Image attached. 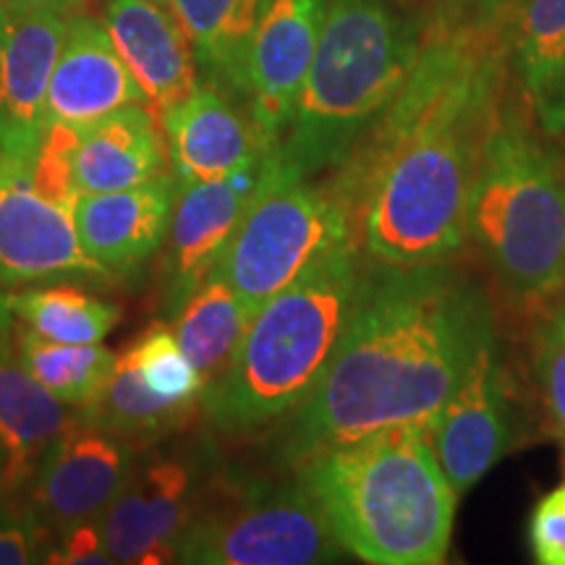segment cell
<instances>
[{"mask_svg":"<svg viewBox=\"0 0 565 565\" xmlns=\"http://www.w3.org/2000/svg\"><path fill=\"white\" fill-rule=\"evenodd\" d=\"M503 53L500 11L433 26L404 89L343 162L335 186L380 267L445 263L466 242Z\"/></svg>","mask_w":565,"mask_h":565,"instance_id":"obj_1","label":"cell"},{"mask_svg":"<svg viewBox=\"0 0 565 565\" xmlns=\"http://www.w3.org/2000/svg\"><path fill=\"white\" fill-rule=\"evenodd\" d=\"M492 338L484 296L445 263L364 275L328 370L294 412L286 454L324 450L401 424H429Z\"/></svg>","mask_w":565,"mask_h":565,"instance_id":"obj_2","label":"cell"},{"mask_svg":"<svg viewBox=\"0 0 565 565\" xmlns=\"http://www.w3.org/2000/svg\"><path fill=\"white\" fill-rule=\"evenodd\" d=\"M301 484L341 542L372 565H437L458 494L429 445V424H401L301 463Z\"/></svg>","mask_w":565,"mask_h":565,"instance_id":"obj_3","label":"cell"},{"mask_svg":"<svg viewBox=\"0 0 565 565\" xmlns=\"http://www.w3.org/2000/svg\"><path fill=\"white\" fill-rule=\"evenodd\" d=\"M356 242L267 299L246 324L231 364L204 385L202 404L225 433H249L294 414L328 370L359 303Z\"/></svg>","mask_w":565,"mask_h":565,"instance_id":"obj_4","label":"cell"},{"mask_svg":"<svg viewBox=\"0 0 565 565\" xmlns=\"http://www.w3.org/2000/svg\"><path fill=\"white\" fill-rule=\"evenodd\" d=\"M422 42L419 19L398 0H328L282 158L303 175L343 166L404 89Z\"/></svg>","mask_w":565,"mask_h":565,"instance_id":"obj_5","label":"cell"},{"mask_svg":"<svg viewBox=\"0 0 565 565\" xmlns=\"http://www.w3.org/2000/svg\"><path fill=\"white\" fill-rule=\"evenodd\" d=\"M466 236L521 307L565 294V166L521 121L498 116L487 134Z\"/></svg>","mask_w":565,"mask_h":565,"instance_id":"obj_6","label":"cell"},{"mask_svg":"<svg viewBox=\"0 0 565 565\" xmlns=\"http://www.w3.org/2000/svg\"><path fill=\"white\" fill-rule=\"evenodd\" d=\"M307 179L273 145L249 210L217 263L252 312L353 242V212L335 183Z\"/></svg>","mask_w":565,"mask_h":565,"instance_id":"obj_7","label":"cell"},{"mask_svg":"<svg viewBox=\"0 0 565 565\" xmlns=\"http://www.w3.org/2000/svg\"><path fill=\"white\" fill-rule=\"evenodd\" d=\"M343 547L303 490L257 492L244 503L189 521L173 563L192 565H312L333 563Z\"/></svg>","mask_w":565,"mask_h":565,"instance_id":"obj_8","label":"cell"},{"mask_svg":"<svg viewBox=\"0 0 565 565\" xmlns=\"http://www.w3.org/2000/svg\"><path fill=\"white\" fill-rule=\"evenodd\" d=\"M105 275L79 242L74 210L47 200L32 181V166L0 152V282Z\"/></svg>","mask_w":565,"mask_h":565,"instance_id":"obj_9","label":"cell"},{"mask_svg":"<svg viewBox=\"0 0 565 565\" xmlns=\"http://www.w3.org/2000/svg\"><path fill=\"white\" fill-rule=\"evenodd\" d=\"M511 443L508 380L492 335L479 349L461 385L429 422V445L454 492L463 498L508 454Z\"/></svg>","mask_w":565,"mask_h":565,"instance_id":"obj_10","label":"cell"},{"mask_svg":"<svg viewBox=\"0 0 565 565\" xmlns=\"http://www.w3.org/2000/svg\"><path fill=\"white\" fill-rule=\"evenodd\" d=\"M66 17L0 0V152L34 160Z\"/></svg>","mask_w":565,"mask_h":565,"instance_id":"obj_11","label":"cell"},{"mask_svg":"<svg viewBox=\"0 0 565 565\" xmlns=\"http://www.w3.org/2000/svg\"><path fill=\"white\" fill-rule=\"evenodd\" d=\"M131 471L134 445L76 416L40 458L32 484L34 511L55 532L100 519Z\"/></svg>","mask_w":565,"mask_h":565,"instance_id":"obj_12","label":"cell"},{"mask_svg":"<svg viewBox=\"0 0 565 565\" xmlns=\"http://www.w3.org/2000/svg\"><path fill=\"white\" fill-rule=\"evenodd\" d=\"M328 0H265L246 53L244 97L259 129L280 141L312 66Z\"/></svg>","mask_w":565,"mask_h":565,"instance_id":"obj_13","label":"cell"},{"mask_svg":"<svg viewBox=\"0 0 565 565\" xmlns=\"http://www.w3.org/2000/svg\"><path fill=\"white\" fill-rule=\"evenodd\" d=\"M194 466L158 458L134 466L121 492L97 519L113 563L154 565L173 561L183 529L192 521Z\"/></svg>","mask_w":565,"mask_h":565,"instance_id":"obj_14","label":"cell"},{"mask_svg":"<svg viewBox=\"0 0 565 565\" xmlns=\"http://www.w3.org/2000/svg\"><path fill=\"white\" fill-rule=\"evenodd\" d=\"M263 166L265 158L225 179L194 183L175 181L171 223L166 231L173 309L228 252L263 179Z\"/></svg>","mask_w":565,"mask_h":565,"instance_id":"obj_15","label":"cell"},{"mask_svg":"<svg viewBox=\"0 0 565 565\" xmlns=\"http://www.w3.org/2000/svg\"><path fill=\"white\" fill-rule=\"evenodd\" d=\"M126 105H147V100L113 45L105 21L89 13L68 17L47 87L45 126L71 124L84 129Z\"/></svg>","mask_w":565,"mask_h":565,"instance_id":"obj_16","label":"cell"},{"mask_svg":"<svg viewBox=\"0 0 565 565\" xmlns=\"http://www.w3.org/2000/svg\"><path fill=\"white\" fill-rule=\"evenodd\" d=\"M168 131L173 175L179 183L215 181L265 158L270 141L254 116L238 108L223 87L204 82L160 118Z\"/></svg>","mask_w":565,"mask_h":565,"instance_id":"obj_17","label":"cell"},{"mask_svg":"<svg viewBox=\"0 0 565 565\" xmlns=\"http://www.w3.org/2000/svg\"><path fill=\"white\" fill-rule=\"evenodd\" d=\"M113 45L162 118L200 87V66L181 24L160 0H110L105 11Z\"/></svg>","mask_w":565,"mask_h":565,"instance_id":"obj_18","label":"cell"},{"mask_svg":"<svg viewBox=\"0 0 565 565\" xmlns=\"http://www.w3.org/2000/svg\"><path fill=\"white\" fill-rule=\"evenodd\" d=\"M175 196V175L154 179L118 192L79 194L74 223L92 263L105 273H131L166 242Z\"/></svg>","mask_w":565,"mask_h":565,"instance_id":"obj_19","label":"cell"},{"mask_svg":"<svg viewBox=\"0 0 565 565\" xmlns=\"http://www.w3.org/2000/svg\"><path fill=\"white\" fill-rule=\"evenodd\" d=\"M76 416L32 377L0 330V471L9 487L34 477L42 454Z\"/></svg>","mask_w":565,"mask_h":565,"instance_id":"obj_20","label":"cell"},{"mask_svg":"<svg viewBox=\"0 0 565 565\" xmlns=\"http://www.w3.org/2000/svg\"><path fill=\"white\" fill-rule=\"evenodd\" d=\"M160 173L158 116L147 105H126L82 129L74 154V181L79 194L131 189Z\"/></svg>","mask_w":565,"mask_h":565,"instance_id":"obj_21","label":"cell"},{"mask_svg":"<svg viewBox=\"0 0 565 565\" xmlns=\"http://www.w3.org/2000/svg\"><path fill=\"white\" fill-rule=\"evenodd\" d=\"M252 315L221 267H212L200 286L173 309L171 333L189 362L200 370L204 385L231 364Z\"/></svg>","mask_w":565,"mask_h":565,"instance_id":"obj_22","label":"cell"},{"mask_svg":"<svg viewBox=\"0 0 565 565\" xmlns=\"http://www.w3.org/2000/svg\"><path fill=\"white\" fill-rule=\"evenodd\" d=\"M265 0H166L207 82L244 95L246 53Z\"/></svg>","mask_w":565,"mask_h":565,"instance_id":"obj_23","label":"cell"},{"mask_svg":"<svg viewBox=\"0 0 565 565\" xmlns=\"http://www.w3.org/2000/svg\"><path fill=\"white\" fill-rule=\"evenodd\" d=\"M505 9V55L534 105L565 58V0H508Z\"/></svg>","mask_w":565,"mask_h":565,"instance_id":"obj_24","label":"cell"},{"mask_svg":"<svg viewBox=\"0 0 565 565\" xmlns=\"http://www.w3.org/2000/svg\"><path fill=\"white\" fill-rule=\"evenodd\" d=\"M0 312L61 343H103L118 324L116 307L74 286H45L0 296Z\"/></svg>","mask_w":565,"mask_h":565,"instance_id":"obj_25","label":"cell"},{"mask_svg":"<svg viewBox=\"0 0 565 565\" xmlns=\"http://www.w3.org/2000/svg\"><path fill=\"white\" fill-rule=\"evenodd\" d=\"M186 414V408L166 401L141 380L134 356L126 349L121 356H116L100 395L87 408H82L79 416L131 445H139L158 440Z\"/></svg>","mask_w":565,"mask_h":565,"instance_id":"obj_26","label":"cell"},{"mask_svg":"<svg viewBox=\"0 0 565 565\" xmlns=\"http://www.w3.org/2000/svg\"><path fill=\"white\" fill-rule=\"evenodd\" d=\"M17 351L47 393L79 412L100 395L116 364V353L100 343H61L26 328L17 338Z\"/></svg>","mask_w":565,"mask_h":565,"instance_id":"obj_27","label":"cell"},{"mask_svg":"<svg viewBox=\"0 0 565 565\" xmlns=\"http://www.w3.org/2000/svg\"><path fill=\"white\" fill-rule=\"evenodd\" d=\"M134 364L147 385L171 404L192 412L204 393V377L175 343L171 328H152L129 345Z\"/></svg>","mask_w":565,"mask_h":565,"instance_id":"obj_28","label":"cell"},{"mask_svg":"<svg viewBox=\"0 0 565 565\" xmlns=\"http://www.w3.org/2000/svg\"><path fill=\"white\" fill-rule=\"evenodd\" d=\"M534 380L550 429L565 445V294L534 335Z\"/></svg>","mask_w":565,"mask_h":565,"instance_id":"obj_29","label":"cell"},{"mask_svg":"<svg viewBox=\"0 0 565 565\" xmlns=\"http://www.w3.org/2000/svg\"><path fill=\"white\" fill-rule=\"evenodd\" d=\"M79 139V126L47 124L40 134L38 152L32 160V181L38 192L68 210H74L76 196H79L74 181V154Z\"/></svg>","mask_w":565,"mask_h":565,"instance_id":"obj_30","label":"cell"},{"mask_svg":"<svg viewBox=\"0 0 565 565\" xmlns=\"http://www.w3.org/2000/svg\"><path fill=\"white\" fill-rule=\"evenodd\" d=\"M529 547L536 563L565 565V482L534 505L529 519Z\"/></svg>","mask_w":565,"mask_h":565,"instance_id":"obj_31","label":"cell"},{"mask_svg":"<svg viewBox=\"0 0 565 565\" xmlns=\"http://www.w3.org/2000/svg\"><path fill=\"white\" fill-rule=\"evenodd\" d=\"M47 550L38 511L0 513V565L45 563Z\"/></svg>","mask_w":565,"mask_h":565,"instance_id":"obj_32","label":"cell"},{"mask_svg":"<svg viewBox=\"0 0 565 565\" xmlns=\"http://www.w3.org/2000/svg\"><path fill=\"white\" fill-rule=\"evenodd\" d=\"M45 563H63V565H89V563H113L105 547L100 524L95 521H79L58 532V545L47 550Z\"/></svg>","mask_w":565,"mask_h":565,"instance_id":"obj_33","label":"cell"},{"mask_svg":"<svg viewBox=\"0 0 565 565\" xmlns=\"http://www.w3.org/2000/svg\"><path fill=\"white\" fill-rule=\"evenodd\" d=\"M534 113L540 118L542 131L553 134V137L565 134V58L557 68L555 79L545 89V95L534 103Z\"/></svg>","mask_w":565,"mask_h":565,"instance_id":"obj_34","label":"cell"},{"mask_svg":"<svg viewBox=\"0 0 565 565\" xmlns=\"http://www.w3.org/2000/svg\"><path fill=\"white\" fill-rule=\"evenodd\" d=\"M13 3H21V6H38V9H51V11H58L63 17H68L71 11L79 9L82 0H13Z\"/></svg>","mask_w":565,"mask_h":565,"instance_id":"obj_35","label":"cell"},{"mask_svg":"<svg viewBox=\"0 0 565 565\" xmlns=\"http://www.w3.org/2000/svg\"><path fill=\"white\" fill-rule=\"evenodd\" d=\"M456 6H466V9H475L477 13H494L500 11V6H505L508 0H454Z\"/></svg>","mask_w":565,"mask_h":565,"instance_id":"obj_36","label":"cell"},{"mask_svg":"<svg viewBox=\"0 0 565 565\" xmlns=\"http://www.w3.org/2000/svg\"><path fill=\"white\" fill-rule=\"evenodd\" d=\"M0 482H3V471H0Z\"/></svg>","mask_w":565,"mask_h":565,"instance_id":"obj_37","label":"cell"},{"mask_svg":"<svg viewBox=\"0 0 565 565\" xmlns=\"http://www.w3.org/2000/svg\"><path fill=\"white\" fill-rule=\"evenodd\" d=\"M160 3H166V0H160Z\"/></svg>","mask_w":565,"mask_h":565,"instance_id":"obj_38","label":"cell"}]
</instances>
